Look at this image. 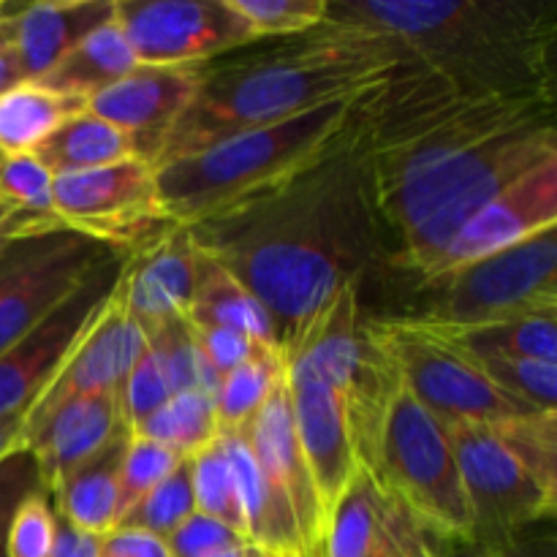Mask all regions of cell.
<instances>
[{
  "label": "cell",
  "mask_w": 557,
  "mask_h": 557,
  "mask_svg": "<svg viewBox=\"0 0 557 557\" xmlns=\"http://www.w3.org/2000/svg\"><path fill=\"white\" fill-rule=\"evenodd\" d=\"M196 267H199V250L185 226L174 228L156 248L125 259L123 277H120L123 302L147 337L172 321L185 319L194 299Z\"/></svg>",
  "instance_id": "ffe728a7"
},
{
  "label": "cell",
  "mask_w": 557,
  "mask_h": 557,
  "mask_svg": "<svg viewBox=\"0 0 557 557\" xmlns=\"http://www.w3.org/2000/svg\"><path fill=\"white\" fill-rule=\"evenodd\" d=\"M243 433L259 460L267 484H270L272 498L297 525L305 557H324L330 522H326L313 476H310L308 462L299 449L286 375L277 381L272 395L267 397V403Z\"/></svg>",
  "instance_id": "9a60e30c"
},
{
  "label": "cell",
  "mask_w": 557,
  "mask_h": 557,
  "mask_svg": "<svg viewBox=\"0 0 557 557\" xmlns=\"http://www.w3.org/2000/svg\"><path fill=\"white\" fill-rule=\"evenodd\" d=\"M256 38L305 36L324 25L326 0H228Z\"/></svg>",
  "instance_id": "e575fe53"
},
{
  "label": "cell",
  "mask_w": 557,
  "mask_h": 557,
  "mask_svg": "<svg viewBox=\"0 0 557 557\" xmlns=\"http://www.w3.org/2000/svg\"><path fill=\"white\" fill-rule=\"evenodd\" d=\"M286 375V362H283L281 348L259 346L250 359H245L239 368L221 379L215 395V411L221 433H234L245 430L250 419L259 413L267 397L277 386V381Z\"/></svg>",
  "instance_id": "f1b7e54d"
},
{
  "label": "cell",
  "mask_w": 557,
  "mask_h": 557,
  "mask_svg": "<svg viewBox=\"0 0 557 557\" xmlns=\"http://www.w3.org/2000/svg\"><path fill=\"white\" fill-rule=\"evenodd\" d=\"M139 65H207L259 41L228 0H114Z\"/></svg>",
  "instance_id": "7c38bea8"
},
{
  "label": "cell",
  "mask_w": 557,
  "mask_h": 557,
  "mask_svg": "<svg viewBox=\"0 0 557 557\" xmlns=\"http://www.w3.org/2000/svg\"><path fill=\"white\" fill-rule=\"evenodd\" d=\"M112 256V248L74 228L11 239L0 250V354Z\"/></svg>",
  "instance_id": "30bf717a"
},
{
  "label": "cell",
  "mask_w": 557,
  "mask_h": 557,
  "mask_svg": "<svg viewBox=\"0 0 557 557\" xmlns=\"http://www.w3.org/2000/svg\"><path fill=\"white\" fill-rule=\"evenodd\" d=\"M368 96L319 158L185 226L199 253L264 305L281 351L305 321L341 288L359 286L386 253L370 163Z\"/></svg>",
  "instance_id": "7a4b0ae2"
},
{
  "label": "cell",
  "mask_w": 557,
  "mask_h": 557,
  "mask_svg": "<svg viewBox=\"0 0 557 557\" xmlns=\"http://www.w3.org/2000/svg\"><path fill=\"white\" fill-rule=\"evenodd\" d=\"M52 228H65L54 212H30L0 201V250H3L11 239L52 232Z\"/></svg>",
  "instance_id": "ee69618b"
},
{
  "label": "cell",
  "mask_w": 557,
  "mask_h": 557,
  "mask_svg": "<svg viewBox=\"0 0 557 557\" xmlns=\"http://www.w3.org/2000/svg\"><path fill=\"white\" fill-rule=\"evenodd\" d=\"M112 16L114 0H41L20 5L14 16V47L25 82L47 76Z\"/></svg>",
  "instance_id": "44dd1931"
},
{
  "label": "cell",
  "mask_w": 557,
  "mask_h": 557,
  "mask_svg": "<svg viewBox=\"0 0 557 557\" xmlns=\"http://www.w3.org/2000/svg\"><path fill=\"white\" fill-rule=\"evenodd\" d=\"M85 98L63 96L38 82H20L0 96V156H33L74 114Z\"/></svg>",
  "instance_id": "cb8c5ba5"
},
{
  "label": "cell",
  "mask_w": 557,
  "mask_h": 557,
  "mask_svg": "<svg viewBox=\"0 0 557 557\" xmlns=\"http://www.w3.org/2000/svg\"><path fill=\"white\" fill-rule=\"evenodd\" d=\"M557 226V158L533 169L484 205L441 253L424 277L500 253L544 228ZM422 281V277H419Z\"/></svg>",
  "instance_id": "e0dca14e"
},
{
  "label": "cell",
  "mask_w": 557,
  "mask_h": 557,
  "mask_svg": "<svg viewBox=\"0 0 557 557\" xmlns=\"http://www.w3.org/2000/svg\"><path fill=\"white\" fill-rule=\"evenodd\" d=\"M147 341L150 337L131 319L128 308H125L123 288H120L117 281L112 297L107 299L90 330L82 335L74 351L65 357V362L60 364L58 375L49 381L47 389L27 408L20 441L30 435L33 430L41 428L63 403L74 400V397L107 395V392L123 389L134 364L147 351Z\"/></svg>",
  "instance_id": "5bb4252c"
},
{
  "label": "cell",
  "mask_w": 557,
  "mask_h": 557,
  "mask_svg": "<svg viewBox=\"0 0 557 557\" xmlns=\"http://www.w3.org/2000/svg\"><path fill=\"white\" fill-rule=\"evenodd\" d=\"M33 156L52 177H58L65 172H85V169L128 161L134 158V145L125 131L85 109L58 125V131Z\"/></svg>",
  "instance_id": "484cf974"
},
{
  "label": "cell",
  "mask_w": 557,
  "mask_h": 557,
  "mask_svg": "<svg viewBox=\"0 0 557 557\" xmlns=\"http://www.w3.org/2000/svg\"><path fill=\"white\" fill-rule=\"evenodd\" d=\"M101 557H172L166 539L141 528L120 525L101 539Z\"/></svg>",
  "instance_id": "7bdbcfd3"
},
{
  "label": "cell",
  "mask_w": 557,
  "mask_h": 557,
  "mask_svg": "<svg viewBox=\"0 0 557 557\" xmlns=\"http://www.w3.org/2000/svg\"><path fill=\"white\" fill-rule=\"evenodd\" d=\"M125 259L114 253L101 267L90 272L58 308L49 310L30 332L20 337L14 346L0 354V417L27 413L58 375L76 343L82 341L96 315L101 313L107 299L112 297Z\"/></svg>",
  "instance_id": "4fadbf2b"
},
{
  "label": "cell",
  "mask_w": 557,
  "mask_h": 557,
  "mask_svg": "<svg viewBox=\"0 0 557 557\" xmlns=\"http://www.w3.org/2000/svg\"><path fill=\"white\" fill-rule=\"evenodd\" d=\"M52 210L65 228L98 239L123 259L156 248L177 228L158 199L156 169L139 158L58 174Z\"/></svg>",
  "instance_id": "9c48e42d"
},
{
  "label": "cell",
  "mask_w": 557,
  "mask_h": 557,
  "mask_svg": "<svg viewBox=\"0 0 557 557\" xmlns=\"http://www.w3.org/2000/svg\"><path fill=\"white\" fill-rule=\"evenodd\" d=\"M386 495L368 471L354 479L326 531L324 557H370L381 533Z\"/></svg>",
  "instance_id": "f546056e"
},
{
  "label": "cell",
  "mask_w": 557,
  "mask_h": 557,
  "mask_svg": "<svg viewBox=\"0 0 557 557\" xmlns=\"http://www.w3.org/2000/svg\"><path fill=\"white\" fill-rule=\"evenodd\" d=\"M419 283L422 302L408 319L441 330H473L511 315L557 310V226Z\"/></svg>",
  "instance_id": "52a82bcc"
},
{
  "label": "cell",
  "mask_w": 557,
  "mask_h": 557,
  "mask_svg": "<svg viewBox=\"0 0 557 557\" xmlns=\"http://www.w3.org/2000/svg\"><path fill=\"white\" fill-rule=\"evenodd\" d=\"M368 324L395 362L408 395L444 424H498L539 413L498 389L479 359L441 326L408 315L368 319Z\"/></svg>",
  "instance_id": "ba28073f"
},
{
  "label": "cell",
  "mask_w": 557,
  "mask_h": 557,
  "mask_svg": "<svg viewBox=\"0 0 557 557\" xmlns=\"http://www.w3.org/2000/svg\"><path fill=\"white\" fill-rule=\"evenodd\" d=\"M22 422H25V413H11V417H0V457H3L5 451L14 449V446H20Z\"/></svg>",
  "instance_id": "7dc6e473"
},
{
  "label": "cell",
  "mask_w": 557,
  "mask_h": 557,
  "mask_svg": "<svg viewBox=\"0 0 557 557\" xmlns=\"http://www.w3.org/2000/svg\"><path fill=\"white\" fill-rule=\"evenodd\" d=\"M166 544L172 557H207L226 553V549L234 547H243V544L250 542L245 536H239L234 528H228L226 522L201 515V511H194V515L166 539Z\"/></svg>",
  "instance_id": "ab89813d"
},
{
  "label": "cell",
  "mask_w": 557,
  "mask_h": 557,
  "mask_svg": "<svg viewBox=\"0 0 557 557\" xmlns=\"http://www.w3.org/2000/svg\"><path fill=\"white\" fill-rule=\"evenodd\" d=\"M58 536V509L47 487L22 500L5 539V557H49Z\"/></svg>",
  "instance_id": "8d00e7d4"
},
{
  "label": "cell",
  "mask_w": 557,
  "mask_h": 557,
  "mask_svg": "<svg viewBox=\"0 0 557 557\" xmlns=\"http://www.w3.org/2000/svg\"><path fill=\"white\" fill-rule=\"evenodd\" d=\"M128 433L120 406V392L74 397L63 403L47 422L20 441L36 455L44 487L58 495L82 466L101 455L114 438Z\"/></svg>",
  "instance_id": "d6986e66"
},
{
  "label": "cell",
  "mask_w": 557,
  "mask_h": 557,
  "mask_svg": "<svg viewBox=\"0 0 557 557\" xmlns=\"http://www.w3.org/2000/svg\"><path fill=\"white\" fill-rule=\"evenodd\" d=\"M368 139L389 264L424 277L484 205L557 158L555 98L462 96L400 63L370 90Z\"/></svg>",
  "instance_id": "6da1fadb"
},
{
  "label": "cell",
  "mask_w": 557,
  "mask_h": 557,
  "mask_svg": "<svg viewBox=\"0 0 557 557\" xmlns=\"http://www.w3.org/2000/svg\"><path fill=\"white\" fill-rule=\"evenodd\" d=\"M400 65L375 33L324 22L297 44L207 65L199 92L166 136L156 166L190 156L239 131L297 117L337 98L375 90Z\"/></svg>",
  "instance_id": "277c9868"
},
{
  "label": "cell",
  "mask_w": 557,
  "mask_h": 557,
  "mask_svg": "<svg viewBox=\"0 0 557 557\" xmlns=\"http://www.w3.org/2000/svg\"><path fill=\"white\" fill-rule=\"evenodd\" d=\"M370 476L424 533L476 542V517L446 424L403 392L392 406Z\"/></svg>",
  "instance_id": "8992f818"
},
{
  "label": "cell",
  "mask_w": 557,
  "mask_h": 557,
  "mask_svg": "<svg viewBox=\"0 0 557 557\" xmlns=\"http://www.w3.org/2000/svg\"><path fill=\"white\" fill-rule=\"evenodd\" d=\"M49 557H101V536L79 531L58 515V536Z\"/></svg>",
  "instance_id": "bcb514c9"
},
{
  "label": "cell",
  "mask_w": 557,
  "mask_h": 557,
  "mask_svg": "<svg viewBox=\"0 0 557 557\" xmlns=\"http://www.w3.org/2000/svg\"><path fill=\"white\" fill-rule=\"evenodd\" d=\"M476 357V354H473ZM498 389L539 411H557V364L522 357H476Z\"/></svg>",
  "instance_id": "836d02e7"
},
{
  "label": "cell",
  "mask_w": 557,
  "mask_h": 557,
  "mask_svg": "<svg viewBox=\"0 0 557 557\" xmlns=\"http://www.w3.org/2000/svg\"><path fill=\"white\" fill-rule=\"evenodd\" d=\"M446 332L476 357H522L557 364V310H539L473 330Z\"/></svg>",
  "instance_id": "83f0119b"
},
{
  "label": "cell",
  "mask_w": 557,
  "mask_h": 557,
  "mask_svg": "<svg viewBox=\"0 0 557 557\" xmlns=\"http://www.w3.org/2000/svg\"><path fill=\"white\" fill-rule=\"evenodd\" d=\"M190 330H194L201 354L218 370L221 379L226 373H232L234 368H239L245 359L253 357L256 348L261 346V343L250 341L243 332L223 330V326H190Z\"/></svg>",
  "instance_id": "b9f144b4"
},
{
  "label": "cell",
  "mask_w": 557,
  "mask_h": 557,
  "mask_svg": "<svg viewBox=\"0 0 557 557\" xmlns=\"http://www.w3.org/2000/svg\"><path fill=\"white\" fill-rule=\"evenodd\" d=\"M180 462H183V457L174 455L166 446L128 433L117 468V525Z\"/></svg>",
  "instance_id": "d6a6232c"
},
{
  "label": "cell",
  "mask_w": 557,
  "mask_h": 557,
  "mask_svg": "<svg viewBox=\"0 0 557 557\" xmlns=\"http://www.w3.org/2000/svg\"><path fill=\"white\" fill-rule=\"evenodd\" d=\"M324 22L386 38L462 96L555 98L553 0H326Z\"/></svg>",
  "instance_id": "3957f363"
},
{
  "label": "cell",
  "mask_w": 557,
  "mask_h": 557,
  "mask_svg": "<svg viewBox=\"0 0 557 557\" xmlns=\"http://www.w3.org/2000/svg\"><path fill=\"white\" fill-rule=\"evenodd\" d=\"M52 174L36 156H0V201L30 212L52 210Z\"/></svg>",
  "instance_id": "74e56055"
},
{
  "label": "cell",
  "mask_w": 557,
  "mask_h": 557,
  "mask_svg": "<svg viewBox=\"0 0 557 557\" xmlns=\"http://www.w3.org/2000/svg\"><path fill=\"white\" fill-rule=\"evenodd\" d=\"M446 433L476 517V542L493 544L555 515L557 493L533 476L495 424L455 422Z\"/></svg>",
  "instance_id": "8fae6325"
},
{
  "label": "cell",
  "mask_w": 557,
  "mask_h": 557,
  "mask_svg": "<svg viewBox=\"0 0 557 557\" xmlns=\"http://www.w3.org/2000/svg\"><path fill=\"white\" fill-rule=\"evenodd\" d=\"M16 11H20V5L5 3L3 14H0V96H3L5 90H11L14 85H20V82H25V74H22V65L14 47Z\"/></svg>",
  "instance_id": "f6af8a7d"
},
{
  "label": "cell",
  "mask_w": 557,
  "mask_h": 557,
  "mask_svg": "<svg viewBox=\"0 0 557 557\" xmlns=\"http://www.w3.org/2000/svg\"><path fill=\"white\" fill-rule=\"evenodd\" d=\"M128 433L114 438L101 455L82 466L54 495V509L69 525L92 536H109L117 528V468Z\"/></svg>",
  "instance_id": "d4e9b609"
},
{
  "label": "cell",
  "mask_w": 557,
  "mask_h": 557,
  "mask_svg": "<svg viewBox=\"0 0 557 557\" xmlns=\"http://www.w3.org/2000/svg\"><path fill=\"white\" fill-rule=\"evenodd\" d=\"M362 96L337 98L297 117L239 131L190 156L156 166L163 212L177 226H194L319 158L354 120Z\"/></svg>",
  "instance_id": "5b68a950"
},
{
  "label": "cell",
  "mask_w": 557,
  "mask_h": 557,
  "mask_svg": "<svg viewBox=\"0 0 557 557\" xmlns=\"http://www.w3.org/2000/svg\"><path fill=\"white\" fill-rule=\"evenodd\" d=\"M190 326H223L248 335L261 346L281 348L277 330L264 305L243 286L234 275H228L218 261L199 253L196 267L194 299L185 313Z\"/></svg>",
  "instance_id": "7402d4cb"
},
{
  "label": "cell",
  "mask_w": 557,
  "mask_h": 557,
  "mask_svg": "<svg viewBox=\"0 0 557 557\" xmlns=\"http://www.w3.org/2000/svg\"><path fill=\"white\" fill-rule=\"evenodd\" d=\"M370 557H438V553L428 544V533L395 500L386 498L379 542Z\"/></svg>",
  "instance_id": "60d3db41"
},
{
  "label": "cell",
  "mask_w": 557,
  "mask_h": 557,
  "mask_svg": "<svg viewBox=\"0 0 557 557\" xmlns=\"http://www.w3.org/2000/svg\"><path fill=\"white\" fill-rule=\"evenodd\" d=\"M136 65L139 63L131 52L128 38H125L123 27L112 16L107 25L92 30L74 52L65 54L47 76H41L38 85L63 92V96L90 101L96 92L107 90L109 85L123 79Z\"/></svg>",
  "instance_id": "603a6c76"
},
{
  "label": "cell",
  "mask_w": 557,
  "mask_h": 557,
  "mask_svg": "<svg viewBox=\"0 0 557 557\" xmlns=\"http://www.w3.org/2000/svg\"><path fill=\"white\" fill-rule=\"evenodd\" d=\"M44 487L41 468L36 455L25 446H14L0 457V557H5V539H9L11 520L27 495Z\"/></svg>",
  "instance_id": "f35d334b"
},
{
  "label": "cell",
  "mask_w": 557,
  "mask_h": 557,
  "mask_svg": "<svg viewBox=\"0 0 557 557\" xmlns=\"http://www.w3.org/2000/svg\"><path fill=\"white\" fill-rule=\"evenodd\" d=\"M207 65H136L123 79L96 92L87 101V112L125 131L134 158L156 169L163 141L205 82Z\"/></svg>",
  "instance_id": "2e32d148"
},
{
  "label": "cell",
  "mask_w": 557,
  "mask_h": 557,
  "mask_svg": "<svg viewBox=\"0 0 557 557\" xmlns=\"http://www.w3.org/2000/svg\"><path fill=\"white\" fill-rule=\"evenodd\" d=\"M286 381L299 449H302L321 509L330 522L346 490L362 473L351 435H348L346 408H343L341 395L321 381L288 373Z\"/></svg>",
  "instance_id": "ac0fdd59"
},
{
  "label": "cell",
  "mask_w": 557,
  "mask_h": 557,
  "mask_svg": "<svg viewBox=\"0 0 557 557\" xmlns=\"http://www.w3.org/2000/svg\"><path fill=\"white\" fill-rule=\"evenodd\" d=\"M207 557H267L261 549H256L253 544H243V547H234L226 549V553H218V555H207Z\"/></svg>",
  "instance_id": "c3c4849f"
},
{
  "label": "cell",
  "mask_w": 557,
  "mask_h": 557,
  "mask_svg": "<svg viewBox=\"0 0 557 557\" xmlns=\"http://www.w3.org/2000/svg\"><path fill=\"white\" fill-rule=\"evenodd\" d=\"M3 9H5V3H0V14H3Z\"/></svg>",
  "instance_id": "681fc988"
},
{
  "label": "cell",
  "mask_w": 557,
  "mask_h": 557,
  "mask_svg": "<svg viewBox=\"0 0 557 557\" xmlns=\"http://www.w3.org/2000/svg\"><path fill=\"white\" fill-rule=\"evenodd\" d=\"M169 397H174L172 375H169V368L161 354H158V348L147 341V351L141 354L139 362L134 364V370L125 379L123 389H120V406H123L128 433H134Z\"/></svg>",
  "instance_id": "d590c367"
},
{
  "label": "cell",
  "mask_w": 557,
  "mask_h": 557,
  "mask_svg": "<svg viewBox=\"0 0 557 557\" xmlns=\"http://www.w3.org/2000/svg\"><path fill=\"white\" fill-rule=\"evenodd\" d=\"M131 435L156 441L183 460H190L221 435L215 397L205 392H180L152 411Z\"/></svg>",
  "instance_id": "4316f807"
},
{
  "label": "cell",
  "mask_w": 557,
  "mask_h": 557,
  "mask_svg": "<svg viewBox=\"0 0 557 557\" xmlns=\"http://www.w3.org/2000/svg\"><path fill=\"white\" fill-rule=\"evenodd\" d=\"M196 511L194 479H190V460H183L152 493H147L120 525L141 528L147 533L169 539L190 515ZM117 525V528H120Z\"/></svg>",
  "instance_id": "1f68e13d"
},
{
  "label": "cell",
  "mask_w": 557,
  "mask_h": 557,
  "mask_svg": "<svg viewBox=\"0 0 557 557\" xmlns=\"http://www.w3.org/2000/svg\"><path fill=\"white\" fill-rule=\"evenodd\" d=\"M190 479H194L196 511L226 522V525L234 528L239 536L248 539L237 482H234L232 466H228L226 451H223L221 435H218V441H212L207 449H201L199 455L190 457Z\"/></svg>",
  "instance_id": "4dcf8cb0"
}]
</instances>
